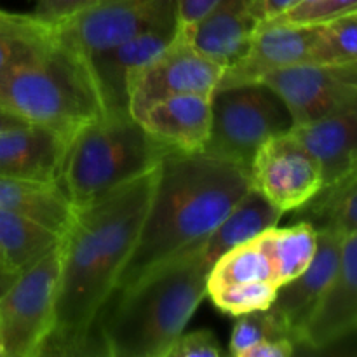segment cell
Listing matches in <instances>:
<instances>
[{
	"instance_id": "603a6c76",
	"label": "cell",
	"mask_w": 357,
	"mask_h": 357,
	"mask_svg": "<svg viewBox=\"0 0 357 357\" xmlns=\"http://www.w3.org/2000/svg\"><path fill=\"white\" fill-rule=\"evenodd\" d=\"M298 211V218L309 222L317 232L351 236L357 232V169L340 180L324 185L316 197Z\"/></svg>"
},
{
	"instance_id": "e575fe53",
	"label": "cell",
	"mask_w": 357,
	"mask_h": 357,
	"mask_svg": "<svg viewBox=\"0 0 357 357\" xmlns=\"http://www.w3.org/2000/svg\"><path fill=\"white\" fill-rule=\"evenodd\" d=\"M298 0H258V16L260 21L274 20L293 7Z\"/></svg>"
},
{
	"instance_id": "f1b7e54d",
	"label": "cell",
	"mask_w": 357,
	"mask_h": 357,
	"mask_svg": "<svg viewBox=\"0 0 357 357\" xmlns=\"http://www.w3.org/2000/svg\"><path fill=\"white\" fill-rule=\"evenodd\" d=\"M274 338H291V335L271 307L243 314V316H237L232 333H230L229 352L230 356L244 357L251 347L265 340H274Z\"/></svg>"
},
{
	"instance_id": "5bb4252c",
	"label": "cell",
	"mask_w": 357,
	"mask_h": 357,
	"mask_svg": "<svg viewBox=\"0 0 357 357\" xmlns=\"http://www.w3.org/2000/svg\"><path fill=\"white\" fill-rule=\"evenodd\" d=\"M344 236L333 232H317V250L309 267L278 289L271 309L284 323L296 345L303 330L312 319L321 300L333 282L340 264Z\"/></svg>"
},
{
	"instance_id": "83f0119b",
	"label": "cell",
	"mask_w": 357,
	"mask_h": 357,
	"mask_svg": "<svg viewBox=\"0 0 357 357\" xmlns=\"http://www.w3.org/2000/svg\"><path fill=\"white\" fill-rule=\"evenodd\" d=\"M278 289L279 286L272 281H255L218 286L208 289L206 295L211 298L216 309L237 317L255 310L268 309L275 300Z\"/></svg>"
},
{
	"instance_id": "8fae6325",
	"label": "cell",
	"mask_w": 357,
	"mask_h": 357,
	"mask_svg": "<svg viewBox=\"0 0 357 357\" xmlns=\"http://www.w3.org/2000/svg\"><path fill=\"white\" fill-rule=\"evenodd\" d=\"M250 174L251 185L282 213L300 209L324 187L319 162L291 129L257 150Z\"/></svg>"
},
{
	"instance_id": "9c48e42d",
	"label": "cell",
	"mask_w": 357,
	"mask_h": 357,
	"mask_svg": "<svg viewBox=\"0 0 357 357\" xmlns=\"http://www.w3.org/2000/svg\"><path fill=\"white\" fill-rule=\"evenodd\" d=\"M176 17L180 20L176 0H91L54 30L68 47L89 59Z\"/></svg>"
},
{
	"instance_id": "3957f363",
	"label": "cell",
	"mask_w": 357,
	"mask_h": 357,
	"mask_svg": "<svg viewBox=\"0 0 357 357\" xmlns=\"http://www.w3.org/2000/svg\"><path fill=\"white\" fill-rule=\"evenodd\" d=\"M202 244L112 293L96 321L107 356H166L206 296L209 267Z\"/></svg>"
},
{
	"instance_id": "52a82bcc",
	"label": "cell",
	"mask_w": 357,
	"mask_h": 357,
	"mask_svg": "<svg viewBox=\"0 0 357 357\" xmlns=\"http://www.w3.org/2000/svg\"><path fill=\"white\" fill-rule=\"evenodd\" d=\"M61 244V243H59ZM61 248L16 275L0 295L3 357H38L54 328Z\"/></svg>"
},
{
	"instance_id": "cb8c5ba5",
	"label": "cell",
	"mask_w": 357,
	"mask_h": 357,
	"mask_svg": "<svg viewBox=\"0 0 357 357\" xmlns=\"http://www.w3.org/2000/svg\"><path fill=\"white\" fill-rule=\"evenodd\" d=\"M257 239L271 258L279 288L298 278L309 267L317 250V230L303 220L284 229L272 227Z\"/></svg>"
},
{
	"instance_id": "7c38bea8",
	"label": "cell",
	"mask_w": 357,
	"mask_h": 357,
	"mask_svg": "<svg viewBox=\"0 0 357 357\" xmlns=\"http://www.w3.org/2000/svg\"><path fill=\"white\" fill-rule=\"evenodd\" d=\"M180 30V20H169L139 31L108 51L86 59L101 103V114L126 115L129 112L128 82L132 72L155 58Z\"/></svg>"
},
{
	"instance_id": "4316f807",
	"label": "cell",
	"mask_w": 357,
	"mask_h": 357,
	"mask_svg": "<svg viewBox=\"0 0 357 357\" xmlns=\"http://www.w3.org/2000/svg\"><path fill=\"white\" fill-rule=\"evenodd\" d=\"M357 61V10L317 24L309 63L342 65Z\"/></svg>"
},
{
	"instance_id": "d6a6232c",
	"label": "cell",
	"mask_w": 357,
	"mask_h": 357,
	"mask_svg": "<svg viewBox=\"0 0 357 357\" xmlns=\"http://www.w3.org/2000/svg\"><path fill=\"white\" fill-rule=\"evenodd\" d=\"M218 2L220 0H176L180 24L192 26L201 21Z\"/></svg>"
},
{
	"instance_id": "ba28073f",
	"label": "cell",
	"mask_w": 357,
	"mask_h": 357,
	"mask_svg": "<svg viewBox=\"0 0 357 357\" xmlns=\"http://www.w3.org/2000/svg\"><path fill=\"white\" fill-rule=\"evenodd\" d=\"M223 72L222 65L195 47L180 24L173 40L129 77V112L136 119L152 103L176 94L213 96Z\"/></svg>"
},
{
	"instance_id": "5b68a950",
	"label": "cell",
	"mask_w": 357,
	"mask_h": 357,
	"mask_svg": "<svg viewBox=\"0 0 357 357\" xmlns=\"http://www.w3.org/2000/svg\"><path fill=\"white\" fill-rule=\"evenodd\" d=\"M167 152L131 114H100L70 139L59 185L79 209L155 169Z\"/></svg>"
},
{
	"instance_id": "ac0fdd59",
	"label": "cell",
	"mask_w": 357,
	"mask_h": 357,
	"mask_svg": "<svg viewBox=\"0 0 357 357\" xmlns=\"http://www.w3.org/2000/svg\"><path fill=\"white\" fill-rule=\"evenodd\" d=\"M258 23V0H220L201 21L181 26L202 54L227 68L246 51Z\"/></svg>"
},
{
	"instance_id": "d6986e66",
	"label": "cell",
	"mask_w": 357,
	"mask_h": 357,
	"mask_svg": "<svg viewBox=\"0 0 357 357\" xmlns=\"http://www.w3.org/2000/svg\"><path fill=\"white\" fill-rule=\"evenodd\" d=\"M291 131L317 159L324 185L357 169V105Z\"/></svg>"
},
{
	"instance_id": "8992f818",
	"label": "cell",
	"mask_w": 357,
	"mask_h": 357,
	"mask_svg": "<svg viewBox=\"0 0 357 357\" xmlns=\"http://www.w3.org/2000/svg\"><path fill=\"white\" fill-rule=\"evenodd\" d=\"M211 110V135L202 152L246 167L268 138L293 128L288 107L265 82L220 87Z\"/></svg>"
},
{
	"instance_id": "d590c367",
	"label": "cell",
	"mask_w": 357,
	"mask_h": 357,
	"mask_svg": "<svg viewBox=\"0 0 357 357\" xmlns=\"http://www.w3.org/2000/svg\"><path fill=\"white\" fill-rule=\"evenodd\" d=\"M20 124H26V122L21 121V119H17V117H14V115L7 114V112L0 110V131H2V129H7V128H13V126H20Z\"/></svg>"
},
{
	"instance_id": "7402d4cb",
	"label": "cell",
	"mask_w": 357,
	"mask_h": 357,
	"mask_svg": "<svg viewBox=\"0 0 357 357\" xmlns=\"http://www.w3.org/2000/svg\"><path fill=\"white\" fill-rule=\"evenodd\" d=\"M61 237L35 220L0 209V255L14 275L59 246Z\"/></svg>"
},
{
	"instance_id": "4dcf8cb0",
	"label": "cell",
	"mask_w": 357,
	"mask_h": 357,
	"mask_svg": "<svg viewBox=\"0 0 357 357\" xmlns=\"http://www.w3.org/2000/svg\"><path fill=\"white\" fill-rule=\"evenodd\" d=\"M223 354L216 335L209 330L181 333L164 357H220Z\"/></svg>"
},
{
	"instance_id": "1f68e13d",
	"label": "cell",
	"mask_w": 357,
	"mask_h": 357,
	"mask_svg": "<svg viewBox=\"0 0 357 357\" xmlns=\"http://www.w3.org/2000/svg\"><path fill=\"white\" fill-rule=\"evenodd\" d=\"M33 14L51 26H58L63 21L79 13L91 0H35Z\"/></svg>"
},
{
	"instance_id": "277c9868",
	"label": "cell",
	"mask_w": 357,
	"mask_h": 357,
	"mask_svg": "<svg viewBox=\"0 0 357 357\" xmlns=\"http://www.w3.org/2000/svg\"><path fill=\"white\" fill-rule=\"evenodd\" d=\"M0 110L70 139L101 114L87 61L61 38L0 70Z\"/></svg>"
},
{
	"instance_id": "6da1fadb",
	"label": "cell",
	"mask_w": 357,
	"mask_h": 357,
	"mask_svg": "<svg viewBox=\"0 0 357 357\" xmlns=\"http://www.w3.org/2000/svg\"><path fill=\"white\" fill-rule=\"evenodd\" d=\"M157 167L77 209L61 237L54 328L38 356H107L96 321L138 243Z\"/></svg>"
},
{
	"instance_id": "836d02e7",
	"label": "cell",
	"mask_w": 357,
	"mask_h": 357,
	"mask_svg": "<svg viewBox=\"0 0 357 357\" xmlns=\"http://www.w3.org/2000/svg\"><path fill=\"white\" fill-rule=\"evenodd\" d=\"M296 344L291 338H274L255 345L244 357H289L295 352Z\"/></svg>"
},
{
	"instance_id": "484cf974",
	"label": "cell",
	"mask_w": 357,
	"mask_h": 357,
	"mask_svg": "<svg viewBox=\"0 0 357 357\" xmlns=\"http://www.w3.org/2000/svg\"><path fill=\"white\" fill-rule=\"evenodd\" d=\"M255 281L275 282L271 258L265 253L257 237L229 250L213 264V267L209 268L206 291L218 286Z\"/></svg>"
},
{
	"instance_id": "30bf717a",
	"label": "cell",
	"mask_w": 357,
	"mask_h": 357,
	"mask_svg": "<svg viewBox=\"0 0 357 357\" xmlns=\"http://www.w3.org/2000/svg\"><path fill=\"white\" fill-rule=\"evenodd\" d=\"M261 82L281 96L293 126H305L357 105V61L342 65L288 66Z\"/></svg>"
},
{
	"instance_id": "8d00e7d4",
	"label": "cell",
	"mask_w": 357,
	"mask_h": 357,
	"mask_svg": "<svg viewBox=\"0 0 357 357\" xmlns=\"http://www.w3.org/2000/svg\"><path fill=\"white\" fill-rule=\"evenodd\" d=\"M14 279H16V275H14L13 272L9 271V268H7L6 261H3L2 255H0V284H3V286H9L10 282L14 281Z\"/></svg>"
},
{
	"instance_id": "f35d334b",
	"label": "cell",
	"mask_w": 357,
	"mask_h": 357,
	"mask_svg": "<svg viewBox=\"0 0 357 357\" xmlns=\"http://www.w3.org/2000/svg\"><path fill=\"white\" fill-rule=\"evenodd\" d=\"M7 288V286H3V284H0V295H2V293H3V289H6Z\"/></svg>"
},
{
	"instance_id": "2e32d148",
	"label": "cell",
	"mask_w": 357,
	"mask_h": 357,
	"mask_svg": "<svg viewBox=\"0 0 357 357\" xmlns=\"http://www.w3.org/2000/svg\"><path fill=\"white\" fill-rule=\"evenodd\" d=\"M213 96L176 94L146 107L136 121L169 150L202 152L211 135Z\"/></svg>"
},
{
	"instance_id": "44dd1931",
	"label": "cell",
	"mask_w": 357,
	"mask_h": 357,
	"mask_svg": "<svg viewBox=\"0 0 357 357\" xmlns=\"http://www.w3.org/2000/svg\"><path fill=\"white\" fill-rule=\"evenodd\" d=\"M284 213L268 202L257 188L251 185L250 190L239 199L229 215L220 222L211 236L202 244V260L209 268L216 260L232 248L248 243L265 232L267 229L278 227Z\"/></svg>"
},
{
	"instance_id": "f546056e",
	"label": "cell",
	"mask_w": 357,
	"mask_h": 357,
	"mask_svg": "<svg viewBox=\"0 0 357 357\" xmlns=\"http://www.w3.org/2000/svg\"><path fill=\"white\" fill-rule=\"evenodd\" d=\"M357 10V0H300L274 20L293 24H319Z\"/></svg>"
},
{
	"instance_id": "74e56055",
	"label": "cell",
	"mask_w": 357,
	"mask_h": 357,
	"mask_svg": "<svg viewBox=\"0 0 357 357\" xmlns=\"http://www.w3.org/2000/svg\"><path fill=\"white\" fill-rule=\"evenodd\" d=\"M3 356V347H2V340H0V357Z\"/></svg>"
},
{
	"instance_id": "ffe728a7",
	"label": "cell",
	"mask_w": 357,
	"mask_h": 357,
	"mask_svg": "<svg viewBox=\"0 0 357 357\" xmlns=\"http://www.w3.org/2000/svg\"><path fill=\"white\" fill-rule=\"evenodd\" d=\"M0 209L35 220L59 237L68 232L77 213L59 181L3 176H0Z\"/></svg>"
},
{
	"instance_id": "d4e9b609",
	"label": "cell",
	"mask_w": 357,
	"mask_h": 357,
	"mask_svg": "<svg viewBox=\"0 0 357 357\" xmlns=\"http://www.w3.org/2000/svg\"><path fill=\"white\" fill-rule=\"evenodd\" d=\"M56 30L35 14L0 9V70L28 59L51 44Z\"/></svg>"
},
{
	"instance_id": "7a4b0ae2",
	"label": "cell",
	"mask_w": 357,
	"mask_h": 357,
	"mask_svg": "<svg viewBox=\"0 0 357 357\" xmlns=\"http://www.w3.org/2000/svg\"><path fill=\"white\" fill-rule=\"evenodd\" d=\"M250 187V167L243 164L208 152L169 150L157 166L138 243L115 289L201 246Z\"/></svg>"
},
{
	"instance_id": "4fadbf2b",
	"label": "cell",
	"mask_w": 357,
	"mask_h": 357,
	"mask_svg": "<svg viewBox=\"0 0 357 357\" xmlns=\"http://www.w3.org/2000/svg\"><path fill=\"white\" fill-rule=\"evenodd\" d=\"M316 31L317 24L260 21L243 56L225 68L218 89L261 82L278 70L309 63Z\"/></svg>"
},
{
	"instance_id": "e0dca14e",
	"label": "cell",
	"mask_w": 357,
	"mask_h": 357,
	"mask_svg": "<svg viewBox=\"0 0 357 357\" xmlns=\"http://www.w3.org/2000/svg\"><path fill=\"white\" fill-rule=\"evenodd\" d=\"M68 139L37 124L0 131V176L59 181Z\"/></svg>"
},
{
	"instance_id": "9a60e30c",
	"label": "cell",
	"mask_w": 357,
	"mask_h": 357,
	"mask_svg": "<svg viewBox=\"0 0 357 357\" xmlns=\"http://www.w3.org/2000/svg\"><path fill=\"white\" fill-rule=\"evenodd\" d=\"M357 331V232L344 237L337 274L303 330L300 345L321 351Z\"/></svg>"
}]
</instances>
